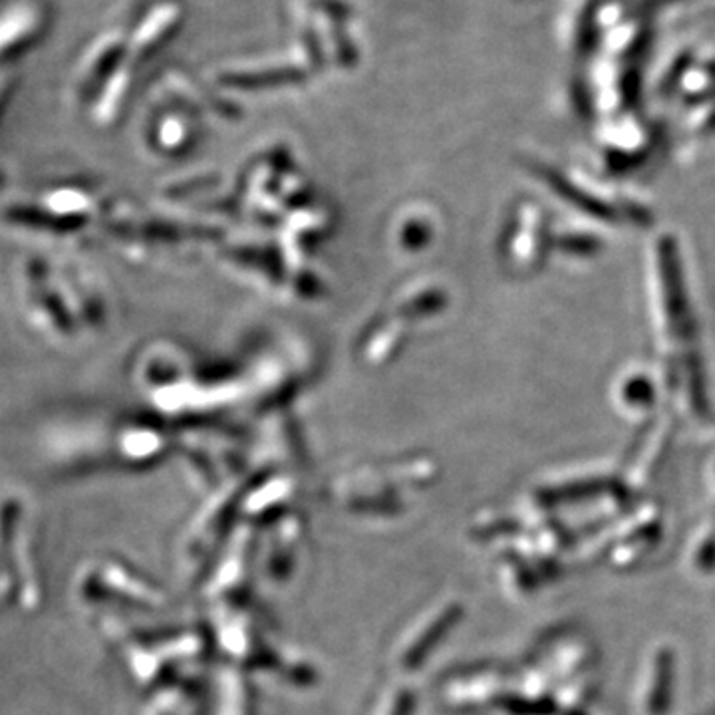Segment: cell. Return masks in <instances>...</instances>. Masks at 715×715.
<instances>
[{"label":"cell","instance_id":"cell-1","mask_svg":"<svg viewBox=\"0 0 715 715\" xmlns=\"http://www.w3.org/2000/svg\"><path fill=\"white\" fill-rule=\"evenodd\" d=\"M454 616V607H442L432 610V614H427L426 619L419 620L407 630L406 639L400 644V664H412L422 660V656L427 654V647L434 646L435 642L442 639L439 634L447 630Z\"/></svg>","mask_w":715,"mask_h":715},{"label":"cell","instance_id":"cell-2","mask_svg":"<svg viewBox=\"0 0 715 715\" xmlns=\"http://www.w3.org/2000/svg\"><path fill=\"white\" fill-rule=\"evenodd\" d=\"M597 40V27H594V17L592 12H587L582 24H580L579 46L582 52H590Z\"/></svg>","mask_w":715,"mask_h":715}]
</instances>
